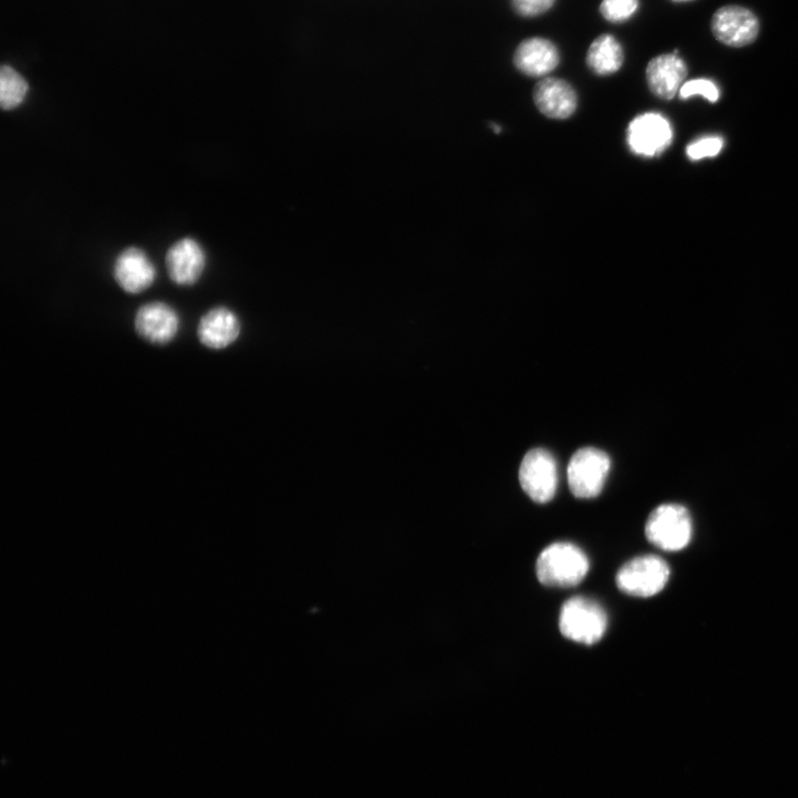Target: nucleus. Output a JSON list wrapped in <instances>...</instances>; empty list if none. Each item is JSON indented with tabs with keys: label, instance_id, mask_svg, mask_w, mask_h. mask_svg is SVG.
I'll list each match as a JSON object with an SVG mask.
<instances>
[{
	"label": "nucleus",
	"instance_id": "6ab92c4d",
	"mask_svg": "<svg viewBox=\"0 0 798 798\" xmlns=\"http://www.w3.org/2000/svg\"><path fill=\"white\" fill-rule=\"evenodd\" d=\"M724 142L720 137H706L699 140L687 148V155L691 160L698 162L706 158L717 157L723 149Z\"/></svg>",
	"mask_w": 798,
	"mask_h": 798
},
{
	"label": "nucleus",
	"instance_id": "6e6552de",
	"mask_svg": "<svg viewBox=\"0 0 798 798\" xmlns=\"http://www.w3.org/2000/svg\"><path fill=\"white\" fill-rule=\"evenodd\" d=\"M113 278L124 292L140 295L153 287L157 269L143 248L129 246L115 257Z\"/></svg>",
	"mask_w": 798,
	"mask_h": 798
},
{
	"label": "nucleus",
	"instance_id": "1a4fd4ad",
	"mask_svg": "<svg viewBox=\"0 0 798 798\" xmlns=\"http://www.w3.org/2000/svg\"><path fill=\"white\" fill-rule=\"evenodd\" d=\"M714 37L722 44L741 48L754 43L760 33L757 18L741 7H724L716 12L711 22Z\"/></svg>",
	"mask_w": 798,
	"mask_h": 798
},
{
	"label": "nucleus",
	"instance_id": "f03ea898",
	"mask_svg": "<svg viewBox=\"0 0 798 798\" xmlns=\"http://www.w3.org/2000/svg\"><path fill=\"white\" fill-rule=\"evenodd\" d=\"M590 565L586 554L569 543L547 547L540 556L536 573L548 587H574L587 576Z\"/></svg>",
	"mask_w": 798,
	"mask_h": 798
},
{
	"label": "nucleus",
	"instance_id": "f8f14e48",
	"mask_svg": "<svg viewBox=\"0 0 798 798\" xmlns=\"http://www.w3.org/2000/svg\"><path fill=\"white\" fill-rule=\"evenodd\" d=\"M688 77V67L679 52L653 58L646 67V81L652 93L661 99L676 97Z\"/></svg>",
	"mask_w": 798,
	"mask_h": 798
},
{
	"label": "nucleus",
	"instance_id": "423d86ee",
	"mask_svg": "<svg viewBox=\"0 0 798 798\" xmlns=\"http://www.w3.org/2000/svg\"><path fill=\"white\" fill-rule=\"evenodd\" d=\"M610 468L611 461L605 452L594 447L579 450L568 467V481L573 494L583 499L600 495Z\"/></svg>",
	"mask_w": 798,
	"mask_h": 798
},
{
	"label": "nucleus",
	"instance_id": "ddd939ff",
	"mask_svg": "<svg viewBox=\"0 0 798 798\" xmlns=\"http://www.w3.org/2000/svg\"><path fill=\"white\" fill-rule=\"evenodd\" d=\"M514 66L529 77H543L555 70L561 63L557 46L545 38H528L520 43L513 56Z\"/></svg>",
	"mask_w": 798,
	"mask_h": 798
},
{
	"label": "nucleus",
	"instance_id": "9b49d317",
	"mask_svg": "<svg viewBox=\"0 0 798 798\" xmlns=\"http://www.w3.org/2000/svg\"><path fill=\"white\" fill-rule=\"evenodd\" d=\"M137 333L146 341L165 345L178 334L180 319L176 310L164 302L143 306L135 318Z\"/></svg>",
	"mask_w": 798,
	"mask_h": 798
},
{
	"label": "nucleus",
	"instance_id": "412c9836",
	"mask_svg": "<svg viewBox=\"0 0 798 798\" xmlns=\"http://www.w3.org/2000/svg\"><path fill=\"white\" fill-rule=\"evenodd\" d=\"M556 0H511L514 12L522 18H537L555 5Z\"/></svg>",
	"mask_w": 798,
	"mask_h": 798
},
{
	"label": "nucleus",
	"instance_id": "4468645a",
	"mask_svg": "<svg viewBox=\"0 0 798 798\" xmlns=\"http://www.w3.org/2000/svg\"><path fill=\"white\" fill-rule=\"evenodd\" d=\"M534 99L541 112L553 119L572 117L578 106V97L573 86L557 78L540 81L535 87Z\"/></svg>",
	"mask_w": 798,
	"mask_h": 798
},
{
	"label": "nucleus",
	"instance_id": "0eeeda50",
	"mask_svg": "<svg viewBox=\"0 0 798 798\" xmlns=\"http://www.w3.org/2000/svg\"><path fill=\"white\" fill-rule=\"evenodd\" d=\"M674 140V130L667 118L649 112L636 117L628 129V145L642 157H656L667 151Z\"/></svg>",
	"mask_w": 798,
	"mask_h": 798
},
{
	"label": "nucleus",
	"instance_id": "f257e3e1",
	"mask_svg": "<svg viewBox=\"0 0 798 798\" xmlns=\"http://www.w3.org/2000/svg\"><path fill=\"white\" fill-rule=\"evenodd\" d=\"M645 535L652 545L662 551H684L691 543L694 535L690 511L677 503L658 506L646 521Z\"/></svg>",
	"mask_w": 798,
	"mask_h": 798
},
{
	"label": "nucleus",
	"instance_id": "7ed1b4c3",
	"mask_svg": "<svg viewBox=\"0 0 798 798\" xmlns=\"http://www.w3.org/2000/svg\"><path fill=\"white\" fill-rule=\"evenodd\" d=\"M559 625L567 639L592 645L605 635L608 619L600 605L588 598L576 597L564 605Z\"/></svg>",
	"mask_w": 798,
	"mask_h": 798
},
{
	"label": "nucleus",
	"instance_id": "f3484780",
	"mask_svg": "<svg viewBox=\"0 0 798 798\" xmlns=\"http://www.w3.org/2000/svg\"><path fill=\"white\" fill-rule=\"evenodd\" d=\"M30 86L26 79L11 66L0 70V104L3 110L12 111L26 99Z\"/></svg>",
	"mask_w": 798,
	"mask_h": 798
},
{
	"label": "nucleus",
	"instance_id": "9d476101",
	"mask_svg": "<svg viewBox=\"0 0 798 798\" xmlns=\"http://www.w3.org/2000/svg\"><path fill=\"white\" fill-rule=\"evenodd\" d=\"M206 264V252L193 237L178 240L168 248L166 254L169 278L178 286L196 285L204 273Z\"/></svg>",
	"mask_w": 798,
	"mask_h": 798
},
{
	"label": "nucleus",
	"instance_id": "39448f33",
	"mask_svg": "<svg viewBox=\"0 0 798 798\" xmlns=\"http://www.w3.org/2000/svg\"><path fill=\"white\" fill-rule=\"evenodd\" d=\"M519 481L532 500L540 503L551 501L558 488L556 459L543 448L528 452L520 465Z\"/></svg>",
	"mask_w": 798,
	"mask_h": 798
},
{
	"label": "nucleus",
	"instance_id": "dca6fc26",
	"mask_svg": "<svg viewBox=\"0 0 798 798\" xmlns=\"http://www.w3.org/2000/svg\"><path fill=\"white\" fill-rule=\"evenodd\" d=\"M624 62L622 45L612 35H600L594 41L587 54L588 67L599 76L619 71Z\"/></svg>",
	"mask_w": 798,
	"mask_h": 798
},
{
	"label": "nucleus",
	"instance_id": "4be33fe9",
	"mask_svg": "<svg viewBox=\"0 0 798 798\" xmlns=\"http://www.w3.org/2000/svg\"><path fill=\"white\" fill-rule=\"evenodd\" d=\"M672 2H675V3H685V2H691V0H672Z\"/></svg>",
	"mask_w": 798,
	"mask_h": 798
},
{
	"label": "nucleus",
	"instance_id": "a211bd4d",
	"mask_svg": "<svg viewBox=\"0 0 798 798\" xmlns=\"http://www.w3.org/2000/svg\"><path fill=\"white\" fill-rule=\"evenodd\" d=\"M639 0H602L600 13L612 24L628 22L639 9Z\"/></svg>",
	"mask_w": 798,
	"mask_h": 798
},
{
	"label": "nucleus",
	"instance_id": "2eb2a0df",
	"mask_svg": "<svg viewBox=\"0 0 798 798\" xmlns=\"http://www.w3.org/2000/svg\"><path fill=\"white\" fill-rule=\"evenodd\" d=\"M241 333L236 314L228 308L218 307L204 314L198 325V337L211 350H222L233 344Z\"/></svg>",
	"mask_w": 798,
	"mask_h": 798
},
{
	"label": "nucleus",
	"instance_id": "aec40b11",
	"mask_svg": "<svg viewBox=\"0 0 798 798\" xmlns=\"http://www.w3.org/2000/svg\"><path fill=\"white\" fill-rule=\"evenodd\" d=\"M695 96H702L710 102H717L720 98L718 86L709 79H695L686 82L680 89V97L689 99Z\"/></svg>",
	"mask_w": 798,
	"mask_h": 798
},
{
	"label": "nucleus",
	"instance_id": "20e7f679",
	"mask_svg": "<svg viewBox=\"0 0 798 798\" xmlns=\"http://www.w3.org/2000/svg\"><path fill=\"white\" fill-rule=\"evenodd\" d=\"M667 563L656 556H642L627 563L618 573V588L633 597L650 598L660 594L670 579Z\"/></svg>",
	"mask_w": 798,
	"mask_h": 798
}]
</instances>
